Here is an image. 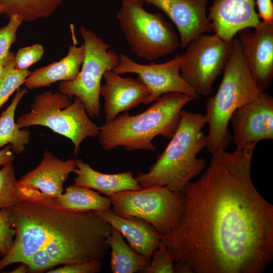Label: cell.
Returning <instances> with one entry per match:
<instances>
[{
    "instance_id": "obj_28",
    "label": "cell",
    "mask_w": 273,
    "mask_h": 273,
    "mask_svg": "<svg viewBox=\"0 0 273 273\" xmlns=\"http://www.w3.org/2000/svg\"><path fill=\"white\" fill-rule=\"evenodd\" d=\"M174 261L165 244L161 241L152 255L151 261L146 268L147 273H173Z\"/></svg>"
},
{
    "instance_id": "obj_6",
    "label": "cell",
    "mask_w": 273,
    "mask_h": 273,
    "mask_svg": "<svg viewBox=\"0 0 273 273\" xmlns=\"http://www.w3.org/2000/svg\"><path fill=\"white\" fill-rule=\"evenodd\" d=\"M30 112L16 121L20 128L32 125L47 127L69 139L74 146V155L87 138L98 135L100 126L89 118L82 101L76 97L71 102L66 95L48 91L35 96Z\"/></svg>"
},
{
    "instance_id": "obj_13",
    "label": "cell",
    "mask_w": 273,
    "mask_h": 273,
    "mask_svg": "<svg viewBox=\"0 0 273 273\" xmlns=\"http://www.w3.org/2000/svg\"><path fill=\"white\" fill-rule=\"evenodd\" d=\"M253 28L240 30L237 37L253 80L262 92L273 78V21H260Z\"/></svg>"
},
{
    "instance_id": "obj_32",
    "label": "cell",
    "mask_w": 273,
    "mask_h": 273,
    "mask_svg": "<svg viewBox=\"0 0 273 273\" xmlns=\"http://www.w3.org/2000/svg\"><path fill=\"white\" fill-rule=\"evenodd\" d=\"M102 263L100 260H92L65 264L62 267L49 270L48 273H97L101 271Z\"/></svg>"
},
{
    "instance_id": "obj_35",
    "label": "cell",
    "mask_w": 273,
    "mask_h": 273,
    "mask_svg": "<svg viewBox=\"0 0 273 273\" xmlns=\"http://www.w3.org/2000/svg\"><path fill=\"white\" fill-rule=\"evenodd\" d=\"M28 271V266L24 262H21L20 265L15 269L13 270L12 273H25Z\"/></svg>"
},
{
    "instance_id": "obj_17",
    "label": "cell",
    "mask_w": 273,
    "mask_h": 273,
    "mask_svg": "<svg viewBox=\"0 0 273 273\" xmlns=\"http://www.w3.org/2000/svg\"><path fill=\"white\" fill-rule=\"evenodd\" d=\"M103 77L105 83L101 86L100 95L105 101V122L141 103L145 104L149 95L148 88L138 79L122 77L112 70L106 71Z\"/></svg>"
},
{
    "instance_id": "obj_12",
    "label": "cell",
    "mask_w": 273,
    "mask_h": 273,
    "mask_svg": "<svg viewBox=\"0 0 273 273\" xmlns=\"http://www.w3.org/2000/svg\"><path fill=\"white\" fill-rule=\"evenodd\" d=\"M75 167L76 160L63 161L45 151L38 165L16 181L15 195L17 201L35 202L61 195L64 183Z\"/></svg>"
},
{
    "instance_id": "obj_3",
    "label": "cell",
    "mask_w": 273,
    "mask_h": 273,
    "mask_svg": "<svg viewBox=\"0 0 273 273\" xmlns=\"http://www.w3.org/2000/svg\"><path fill=\"white\" fill-rule=\"evenodd\" d=\"M207 123L200 113L183 110L178 125L164 150L147 172H139L135 178L143 189L167 187L181 192L206 167V160L197 154L206 145L202 130Z\"/></svg>"
},
{
    "instance_id": "obj_2",
    "label": "cell",
    "mask_w": 273,
    "mask_h": 273,
    "mask_svg": "<svg viewBox=\"0 0 273 273\" xmlns=\"http://www.w3.org/2000/svg\"><path fill=\"white\" fill-rule=\"evenodd\" d=\"M15 238L0 260V271L24 262L36 250L66 241L105 243L112 226L96 211H69L33 202H18L10 207Z\"/></svg>"
},
{
    "instance_id": "obj_26",
    "label": "cell",
    "mask_w": 273,
    "mask_h": 273,
    "mask_svg": "<svg viewBox=\"0 0 273 273\" xmlns=\"http://www.w3.org/2000/svg\"><path fill=\"white\" fill-rule=\"evenodd\" d=\"M16 181L12 161L8 162L0 169V210L18 202L15 195Z\"/></svg>"
},
{
    "instance_id": "obj_4",
    "label": "cell",
    "mask_w": 273,
    "mask_h": 273,
    "mask_svg": "<svg viewBox=\"0 0 273 273\" xmlns=\"http://www.w3.org/2000/svg\"><path fill=\"white\" fill-rule=\"evenodd\" d=\"M194 99L180 93L163 95L145 111L130 115L127 112L100 126L101 147L109 151L122 147L128 151H154L157 135L170 139L180 121L183 107Z\"/></svg>"
},
{
    "instance_id": "obj_27",
    "label": "cell",
    "mask_w": 273,
    "mask_h": 273,
    "mask_svg": "<svg viewBox=\"0 0 273 273\" xmlns=\"http://www.w3.org/2000/svg\"><path fill=\"white\" fill-rule=\"evenodd\" d=\"M8 24L0 28V63L5 64L9 55L10 48L17 39L18 29L23 22L21 16L13 15L9 18Z\"/></svg>"
},
{
    "instance_id": "obj_23",
    "label": "cell",
    "mask_w": 273,
    "mask_h": 273,
    "mask_svg": "<svg viewBox=\"0 0 273 273\" xmlns=\"http://www.w3.org/2000/svg\"><path fill=\"white\" fill-rule=\"evenodd\" d=\"M27 92L26 87L18 88L11 103L0 116V149L10 145L12 152L17 154L24 150L30 139L29 130L21 129L15 121L16 108Z\"/></svg>"
},
{
    "instance_id": "obj_15",
    "label": "cell",
    "mask_w": 273,
    "mask_h": 273,
    "mask_svg": "<svg viewBox=\"0 0 273 273\" xmlns=\"http://www.w3.org/2000/svg\"><path fill=\"white\" fill-rule=\"evenodd\" d=\"M139 1L154 6L168 17L178 31L182 49L197 36L212 32L206 14L208 0Z\"/></svg>"
},
{
    "instance_id": "obj_22",
    "label": "cell",
    "mask_w": 273,
    "mask_h": 273,
    "mask_svg": "<svg viewBox=\"0 0 273 273\" xmlns=\"http://www.w3.org/2000/svg\"><path fill=\"white\" fill-rule=\"evenodd\" d=\"M106 242L111 249L110 268L113 273L145 272L151 260L134 251L118 230L112 226Z\"/></svg>"
},
{
    "instance_id": "obj_19",
    "label": "cell",
    "mask_w": 273,
    "mask_h": 273,
    "mask_svg": "<svg viewBox=\"0 0 273 273\" xmlns=\"http://www.w3.org/2000/svg\"><path fill=\"white\" fill-rule=\"evenodd\" d=\"M74 184L96 190L108 197L121 192L143 189L130 171L107 174L94 169L82 159L76 160Z\"/></svg>"
},
{
    "instance_id": "obj_5",
    "label": "cell",
    "mask_w": 273,
    "mask_h": 273,
    "mask_svg": "<svg viewBox=\"0 0 273 273\" xmlns=\"http://www.w3.org/2000/svg\"><path fill=\"white\" fill-rule=\"evenodd\" d=\"M216 94L205 103L204 115L209 125L206 147L211 154L226 150L232 141L228 128L230 119L238 108L260 92L242 55L237 37L232 42L231 54Z\"/></svg>"
},
{
    "instance_id": "obj_18",
    "label": "cell",
    "mask_w": 273,
    "mask_h": 273,
    "mask_svg": "<svg viewBox=\"0 0 273 273\" xmlns=\"http://www.w3.org/2000/svg\"><path fill=\"white\" fill-rule=\"evenodd\" d=\"M96 211L120 232L134 251L151 260L154 251L160 246L163 238L151 224L136 216L117 214L112 209Z\"/></svg>"
},
{
    "instance_id": "obj_33",
    "label": "cell",
    "mask_w": 273,
    "mask_h": 273,
    "mask_svg": "<svg viewBox=\"0 0 273 273\" xmlns=\"http://www.w3.org/2000/svg\"><path fill=\"white\" fill-rule=\"evenodd\" d=\"M257 15L264 21H273V4L271 0H255Z\"/></svg>"
},
{
    "instance_id": "obj_9",
    "label": "cell",
    "mask_w": 273,
    "mask_h": 273,
    "mask_svg": "<svg viewBox=\"0 0 273 273\" xmlns=\"http://www.w3.org/2000/svg\"><path fill=\"white\" fill-rule=\"evenodd\" d=\"M109 198L115 213L142 218L162 236L176 223L183 202L181 192L172 191L165 186L121 192Z\"/></svg>"
},
{
    "instance_id": "obj_1",
    "label": "cell",
    "mask_w": 273,
    "mask_h": 273,
    "mask_svg": "<svg viewBox=\"0 0 273 273\" xmlns=\"http://www.w3.org/2000/svg\"><path fill=\"white\" fill-rule=\"evenodd\" d=\"M256 145L214 151L206 171L181 191L179 217L162 241L191 273H261L271 263L273 206L252 180Z\"/></svg>"
},
{
    "instance_id": "obj_25",
    "label": "cell",
    "mask_w": 273,
    "mask_h": 273,
    "mask_svg": "<svg viewBox=\"0 0 273 273\" xmlns=\"http://www.w3.org/2000/svg\"><path fill=\"white\" fill-rule=\"evenodd\" d=\"M31 72L28 69L16 68L15 55L10 52L0 75V109L12 93L25 83Z\"/></svg>"
},
{
    "instance_id": "obj_30",
    "label": "cell",
    "mask_w": 273,
    "mask_h": 273,
    "mask_svg": "<svg viewBox=\"0 0 273 273\" xmlns=\"http://www.w3.org/2000/svg\"><path fill=\"white\" fill-rule=\"evenodd\" d=\"M43 47L40 44H35L20 49L15 56V67L20 70H26L36 63L42 57Z\"/></svg>"
},
{
    "instance_id": "obj_21",
    "label": "cell",
    "mask_w": 273,
    "mask_h": 273,
    "mask_svg": "<svg viewBox=\"0 0 273 273\" xmlns=\"http://www.w3.org/2000/svg\"><path fill=\"white\" fill-rule=\"evenodd\" d=\"M33 202L76 212L108 210L112 207L109 197H104L91 189L75 185L67 188L65 193L58 197L40 198Z\"/></svg>"
},
{
    "instance_id": "obj_29",
    "label": "cell",
    "mask_w": 273,
    "mask_h": 273,
    "mask_svg": "<svg viewBox=\"0 0 273 273\" xmlns=\"http://www.w3.org/2000/svg\"><path fill=\"white\" fill-rule=\"evenodd\" d=\"M10 207L0 210V251L3 257L10 250L15 236V230L10 221Z\"/></svg>"
},
{
    "instance_id": "obj_11",
    "label": "cell",
    "mask_w": 273,
    "mask_h": 273,
    "mask_svg": "<svg viewBox=\"0 0 273 273\" xmlns=\"http://www.w3.org/2000/svg\"><path fill=\"white\" fill-rule=\"evenodd\" d=\"M118 55V64L112 71L118 74L130 73L138 75V79L149 92L145 104L155 101L163 95L169 93H180L194 99H199V96L180 75V66L183 60L182 54H178L163 63L149 65L136 63L125 54Z\"/></svg>"
},
{
    "instance_id": "obj_39",
    "label": "cell",
    "mask_w": 273,
    "mask_h": 273,
    "mask_svg": "<svg viewBox=\"0 0 273 273\" xmlns=\"http://www.w3.org/2000/svg\"><path fill=\"white\" fill-rule=\"evenodd\" d=\"M191 1H196V0H191Z\"/></svg>"
},
{
    "instance_id": "obj_7",
    "label": "cell",
    "mask_w": 273,
    "mask_h": 273,
    "mask_svg": "<svg viewBox=\"0 0 273 273\" xmlns=\"http://www.w3.org/2000/svg\"><path fill=\"white\" fill-rule=\"evenodd\" d=\"M139 0H121L116 19L131 52L152 61L170 54L180 47L172 23L160 13L146 11Z\"/></svg>"
},
{
    "instance_id": "obj_24",
    "label": "cell",
    "mask_w": 273,
    "mask_h": 273,
    "mask_svg": "<svg viewBox=\"0 0 273 273\" xmlns=\"http://www.w3.org/2000/svg\"><path fill=\"white\" fill-rule=\"evenodd\" d=\"M63 0H0L7 18L13 15L22 17L23 21L32 22L54 13Z\"/></svg>"
},
{
    "instance_id": "obj_34",
    "label": "cell",
    "mask_w": 273,
    "mask_h": 273,
    "mask_svg": "<svg viewBox=\"0 0 273 273\" xmlns=\"http://www.w3.org/2000/svg\"><path fill=\"white\" fill-rule=\"evenodd\" d=\"M14 157L12 154L11 146L8 145L6 148L0 150V166L4 165L10 161H13Z\"/></svg>"
},
{
    "instance_id": "obj_36",
    "label": "cell",
    "mask_w": 273,
    "mask_h": 273,
    "mask_svg": "<svg viewBox=\"0 0 273 273\" xmlns=\"http://www.w3.org/2000/svg\"><path fill=\"white\" fill-rule=\"evenodd\" d=\"M4 65L0 63V75L2 74V73L3 72L4 68Z\"/></svg>"
},
{
    "instance_id": "obj_14",
    "label": "cell",
    "mask_w": 273,
    "mask_h": 273,
    "mask_svg": "<svg viewBox=\"0 0 273 273\" xmlns=\"http://www.w3.org/2000/svg\"><path fill=\"white\" fill-rule=\"evenodd\" d=\"M237 147L273 139V98L265 91L236 110L231 116Z\"/></svg>"
},
{
    "instance_id": "obj_10",
    "label": "cell",
    "mask_w": 273,
    "mask_h": 273,
    "mask_svg": "<svg viewBox=\"0 0 273 273\" xmlns=\"http://www.w3.org/2000/svg\"><path fill=\"white\" fill-rule=\"evenodd\" d=\"M232 42L214 34H201L186 47L179 73L199 96L208 97L216 78L223 72L229 58Z\"/></svg>"
},
{
    "instance_id": "obj_20",
    "label": "cell",
    "mask_w": 273,
    "mask_h": 273,
    "mask_svg": "<svg viewBox=\"0 0 273 273\" xmlns=\"http://www.w3.org/2000/svg\"><path fill=\"white\" fill-rule=\"evenodd\" d=\"M84 56L83 43L70 46L66 56L59 61L41 67L31 72L25 81L27 89L49 86L58 81H70L79 74Z\"/></svg>"
},
{
    "instance_id": "obj_38",
    "label": "cell",
    "mask_w": 273,
    "mask_h": 273,
    "mask_svg": "<svg viewBox=\"0 0 273 273\" xmlns=\"http://www.w3.org/2000/svg\"><path fill=\"white\" fill-rule=\"evenodd\" d=\"M2 255V253H1V251H0V255Z\"/></svg>"
},
{
    "instance_id": "obj_37",
    "label": "cell",
    "mask_w": 273,
    "mask_h": 273,
    "mask_svg": "<svg viewBox=\"0 0 273 273\" xmlns=\"http://www.w3.org/2000/svg\"><path fill=\"white\" fill-rule=\"evenodd\" d=\"M4 14V8L3 5L0 3V15Z\"/></svg>"
},
{
    "instance_id": "obj_31",
    "label": "cell",
    "mask_w": 273,
    "mask_h": 273,
    "mask_svg": "<svg viewBox=\"0 0 273 273\" xmlns=\"http://www.w3.org/2000/svg\"><path fill=\"white\" fill-rule=\"evenodd\" d=\"M29 272H41L55 266L52 259L43 249L35 251L24 262Z\"/></svg>"
},
{
    "instance_id": "obj_16",
    "label": "cell",
    "mask_w": 273,
    "mask_h": 273,
    "mask_svg": "<svg viewBox=\"0 0 273 273\" xmlns=\"http://www.w3.org/2000/svg\"><path fill=\"white\" fill-rule=\"evenodd\" d=\"M255 5V0H213L207 15L212 31L231 42L239 31L260 23Z\"/></svg>"
},
{
    "instance_id": "obj_8",
    "label": "cell",
    "mask_w": 273,
    "mask_h": 273,
    "mask_svg": "<svg viewBox=\"0 0 273 273\" xmlns=\"http://www.w3.org/2000/svg\"><path fill=\"white\" fill-rule=\"evenodd\" d=\"M84 56L80 72L72 80L62 81L59 92L70 98L73 96L83 102L87 114L98 117L101 109L100 89L105 72L113 70L119 63V55L111 49L110 44L98 37L92 30L80 26Z\"/></svg>"
}]
</instances>
